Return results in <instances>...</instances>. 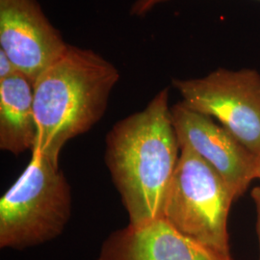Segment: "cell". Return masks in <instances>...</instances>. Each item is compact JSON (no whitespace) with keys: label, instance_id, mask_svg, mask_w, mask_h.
<instances>
[{"label":"cell","instance_id":"obj_1","mask_svg":"<svg viewBox=\"0 0 260 260\" xmlns=\"http://www.w3.org/2000/svg\"><path fill=\"white\" fill-rule=\"evenodd\" d=\"M178 149L169 88L156 93L143 110L118 121L107 133L104 159L130 225L142 226L162 219Z\"/></svg>","mask_w":260,"mask_h":260},{"label":"cell","instance_id":"obj_7","mask_svg":"<svg viewBox=\"0 0 260 260\" xmlns=\"http://www.w3.org/2000/svg\"><path fill=\"white\" fill-rule=\"evenodd\" d=\"M68 46L36 0H0V49L33 85Z\"/></svg>","mask_w":260,"mask_h":260},{"label":"cell","instance_id":"obj_5","mask_svg":"<svg viewBox=\"0 0 260 260\" xmlns=\"http://www.w3.org/2000/svg\"><path fill=\"white\" fill-rule=\"evenodd\" d=\"M182 103L221 122L260 158V75L220 68L205 77L173 79Z\"/></svg>","mask_w":260,"mask_h":260},{"label":"cell","instance_id":"obj_8","mask_svg":"<svg viewBox=\"0 0 260 260\" xmlns=\"http://www.w3.org/2000/svg\"><path fill=\"white\" fill-rule=\"evenodd\" d=\"M98 260H234L209 251L177 233L163 219L115 231L103 241Z\"/></svg>","mask_w":260,"mask_h":260},{"label":"cell","instance_id":"obj_6","mask_svg":"<svg viewBox=\"0 0 260 260\" xmlns=\"http://www.w3.org/2000/svg\"><path fill=\"white\" fill-rule=\"evenodd\" d=\"M171 117L179 149L188 148L202 158L230 186L236 200L258 179L260 158L213 118L182 102L171 107Z\"/></svg>","mask_w":260,"mask_h":260},{"label":"cell","instance_id":"obj_9","mask_svg":"<svg viewBox=\"0 0 260 260\" xmlns=\"http://www.w3.org/2000/svg\"><path fill=\"white\" fill-rule=\"evenodd\" d=\"M37 122L33 83L17 72L0 80V149L14 155L35 149Z\"/></svg>","mask_w":260,"mask_h":260},{"label":"cell","instance_id":"obj_12","mask_svg":"<svg viewBox=\"0 0 260 260\" xmlns=\"http://www.w3.org/2000/svg\"><path fill=\"white\" fill-rule=\"evenodd\" d=\"M251 198L254 201L255 207H256V214H257V223H256V230L258 235L259 241V260H260V187H255L251 191Z\"/></svg>","mask_w":260,"mask_h":260},{"label":"cell","instance_id":"obj_3","mask_svg":"<svg viewBox=\"0 0 260 260\" xmlns=\"http://www.w3.org/2000/svg\"><path fill=\"white\" fill-rule=\"evenodd\" d=\"M72 214V192L63 172L37 153L0 200V248L24 250L52 241Z\"/></svg>","mask_w":260,"mask_h":260},{"label":"cell","instance_id":"obj_10","mask_svg":"<svg viewBox=\"0 0 260 260\" xmlns=\"http://www.w3.org/2000/svg\"><path fill=\"white\" fill-rule=\"evenodd\" d=\"M167 0H137L131 8V14L134 16H144L154 6Z\"/></svg>","mask_w":260,"mask_h":260},{"label":"cell","instance_id":"obj_11","mask_svg":"<svg viewBox=\"0 0 260 260\" xmlns=\"http://www.w3.org/2000/svg\"><path fill=\"white\" fill-rule=\"evenodd\" d=\"M18 71L8 55L0 49V80L16 74Z\"/></svg>","mask_w":260,"mask_h":260},{"label":"cell","instance_id":"obj_13","mask_svg":"<svg viewBox=\"0 0 260 260\" xmlns=\"http://www.w3.org/2000/svg\"><path fill=\"white\" fill-rule=\"evenodd\" d=\"M258 179H260V170H259V177H258Z\"/></svg>","mask_w":260,"mask_h":260},{"label":"cell","instance_id":"obj_2","mask_svg":"<svg viewBox=\"0 0 260 260\" xmlns=\"http://www.w3.org/2000/svg\"><path fill=\"white\" fill-rule=\"evenodd\" d=\"M119 80L118 69L103 56L69 45L33 85L37 141L32 153L59 166L66 144L102 120Z\"/></svg>","mask_w":260,"mask_h":260},{"label":"cell","instance_id":"obj_4","mask_svg":"<svg viewBox=\"0 0 260 260\" xmlns=\"http://www.w3.org/2000/svg\"><path fill=\"white\" fill-rule=\"evenodd\" d=\"M180 150L162 219L209 251L233 256L228 221L236 198L221 176L193 150Z\"/></svg>","mask_w":260,"mask_h":260}]
</instances>
